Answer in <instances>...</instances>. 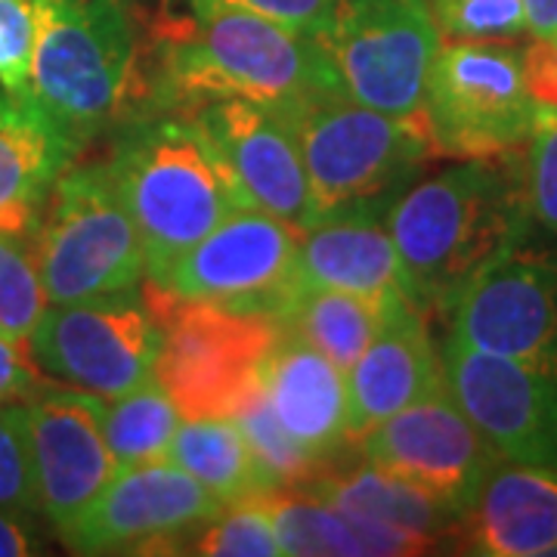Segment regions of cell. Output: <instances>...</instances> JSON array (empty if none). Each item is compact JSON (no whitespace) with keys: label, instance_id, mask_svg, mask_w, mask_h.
<instances>
[{"label":"cell","instance_id":"cell-1","mask_svg":"<svg viewBox=\"0 0 557 557\" xmlns=\"http://www.w3.org/2000/svg\"><path fill=\"white\" fill-rule=\"evenodd\" d=\"M338 90V75L313 35L236 7H208L161 35L124 119L143 112L186 115L223 97L260 102L292 119L307 102Z\"/></svg>","mask_w":557,"mask_h":557},{"label":"cell","instance_id":"cell-2","mask_svg":"<svg viewBox=\"0 0 557 557\" xmlns=\"http://www.w3.org/2000/svg\"><path fill=\"white\" fill-rule=\"evenodd\" d=\"M387 230L409 295L428 317L446 313L461 285L527 239L530 201L523 156L498 152L412 180L387 208Z\"/></svg>","mask_w":557,"mask_h":557},{"label":"cell","instance_id":"cell-3","mask_svg":"<svg viewBox=\"0 0 557 557\" xmlns=\"http://www.w3.org/2000/svg\"><path fill=\"white\" fill-rule=\"evenodd\" d=\"M112 131L106 164L137 226L149 282H159L220 220L251 208L193 115L143 112Z\"/></svg>","mask_w":557,"mask_h":557},{"label":"cell","instance_id":"cell-4","mask_svg":"<svg viewBox=\"0 0 557 557\" xmlns=\"http://www.w3.org/2000/svg\"><path fill=\"white\" fill-rule=\"evenodd\" d=\"M32 97L81 149L112 131L137 87V32L124 0H35Z\"/></svg>","mask_w":557,"mask_h":557},{"label":"cell","instance_id":"cell-5","mask_svg":"<svg viewBox=\"0 0 557 557\" xmlns=\"http://www.w3.org/2000/svg\"><path fill=\"white\" fill-rule=\"evenodd\" d=\"M50 304L131 292L146 278L134 218L106 161H72L53 183L35 233Z\"/></svg>","mask_w":557,"mask_h":557},{"label":"cell","instance_id":"cell-6","mask_svg":"<svg viewBox=\"0 0 557 557\" xmlns=\"http://www.w3.org/2000/svg\"><path fill=\"white\" fill-rule=\"evenodd\" d=\"M161 322L156 381L183 418H233L263 384L278 322L260 310L146 288Z\"/></svg>","mask_w":557,"mask_h":557},{"label":"cell","instance_id":"cell-7","mask_svg":"<svg viewBox=\"0 0 557 557\" xmlns=\"http://www.w3.org/2000/svg\"><path fill=\"white\" fill-rule=\"evenodd\" d=\"M285 121L298 139L317 218L359 201H394L434 152L421 121L379 112L341 90Z\"/></svg>","mask_w":557,"mask_h":557},{"label":"cell","instance_id":"cell-8","mask_svg":"<svg viewBox=\"0 0 557 557\" xmlns=\"http://www.w3.org/2000/svg\"><path fill=\"white\" fill-rule=\"evenodd\" d=\"M313 40L350 100L421 121L443 44L431 0H335Z\"/></svg>","mask_w":557,"mask_h":557},{"label":"cell","instance_id":"cell-9","mask_svg":"<svg viewBox=\"0 0 557 557\" xmlns=\"http://www.w3.org/2000/svg\"><path fill=\"white\" fill-rule=\"evenodd\" d=\"M539 109L520 47L505 40H443L431 69L421 124L434 156L483 159L527 146Z\"/></svg>","mask_w":557,"mask_h":557},{"label":"cell","instance_id":"cell-10","mask_svg":"<svg viewBox=\"0 0 557 557\" xmlns=\"http://www.w3.org/2000/svg\"><path fill=\"white\" fill-rule=\"evenodd\" d=\"M28 350L40 372L94 397L115 399L156 379L161 322L149 292L50 304Z\"/></svg>","mask_w":557,"mask_h":557},{"label":"cell","instance_id":"cell-11","mask_svg":"<svg viewBox=\"0 0 557 557\" xmlns=\"http://www.w3.org/2000/svg\"><path fill=\"white\" fill-rule=\"evenodd\" d=\"M226 505L174 461L161 458L119 471L60 539L75 555L186 552V542Z\"/></svg>","mask_w":557,"mask_h":557},{"label":"cell","instance_id":"cell-12","mask_svg":"<svg viewBox=\"0 0 557 557\" xmlns=\"http://www.w3.org/2000/svg\"><path fill=\"white\" fill-rule=\"evenodd\" d=\"M298 245V226L260 208H239L149 285L174 298L208 300L273 317L295 288Z\"/></svg>","mask_w":557,"mask_h":557},{"label":"cell","instance_id":"cell-13","mask_svg":"<svg viewBox=\"0 0 557 557\" xmlns=\"http://www.w3.org/2000/svg\"><path fill=\"white\" fill-rule=\"evenodd\" d=\"M446 319L474 350L557 372V263L520 242L461 285Z\"/></svg>","mask_w":557,"mask_h":557},{"label":"cell","instance_id":"cell-14","mask_svg":"<svg viewBox=\"0 0 557 557\" xmlns=\"http://www.w3.org/2000/svg\"><path fill=\"white\" fill-rule=\"evenodd\" d=\"M443 379L493 453L557 468V372L496 357L446 335Z\"/></svg>","mask_w":557,"mask_h":557},{"label":"cell","instance_id":"cell-15","mask_svg":"<svg viewBox=\"0 0 557 557\" xmlns=\"http://www.w3.org/2000/svg\"><path fill=\"white\" fill-rule=\"evenodd\" d=\"M362 461L418 483L465 518L498 456L443 384L359 437Z\"/></svg>","mask_w":557,"mask_h":557},{"label":"cell","instance_id":"cell-16","mask_svg":"<svg viewBox=\"0 0 557 557\" xmlns=\"http://www.w3.org/2000/svg\"><path fill=\"white\" fill-rule=\"evenodd\" d=\"M100 403L102 397L50 381L25 403L38 508L57 533H65L119 474L102 437Z\"/></svg>","mask_w":557,"mask_h":557},{"label":"cell","instance_id":"cell-17","mask_svg":"<svg viewBox=\"0 0 557 557\" xmlns=\"http://www.w3.org/2000/svg\"><path fill=\"white\" fill-rule=\"evenodd\" d=\"M186 115H193L214 143L251 208L298 226L300 233L317 220L298 139L278 112L260 102L223 97L201 102Z\"/></svg>","mask_w":557,"mask_h":557},{"label":"cell","instance_id":"cell-18","mask_svg":"<svg viewBox=\"0 0 557 557\" xmlns=\"http://www.w3.org/2000/svg\"><path fill=\"white\" fill-rule=\"evenodd\" d=\"M391 205L394 201H359L313 220L300 233L295 285L412 300L403 260L387 230Z\"/></svg>","mask_w":557,"mask_h":557},{"label":"cell","instance_id":"cell-19","mask_svg":"<svg viewBox=\"0 0 557 557\" xmlns=\"http://www.w3.org/2000/svg\"><path fill=\"white\" fill-rule=\"evenodd\" d=\"M304 490L344 511L372 542L375 555L384 557L434 552L443 539L456 536L461 520L434 493L369 461H350Z\"/></svg>","mask_w":557,"mask_h":557},{"label":"cell","instance_id":"cell-20","mask_svg":"<svg viewBox=\"0 0 557 557\" xmlns=\"http://www.w3.org/2000/svg\"><path fill=\"white\" fill-rule=\"evenodd\" d=\"M263 394L278 424L322 458L332 474L359 453V440L350 434L347 372L292 332L278 329L276 347L263 369Z\"/></svg>","mask_w":557,"mask_h":557},{"label":"cell","instance_id":"cell-21","mask_svg":"<svg viewBox=\"0 0 557 557\" xmlns=\"http://www.w3.org/2000/svg\"><path fill=\"white\" fill-rule=\"evenodd\" d=\"M456 542L480 557H555L557 468L498 458L458 520Z\"/></svg>","mask_w":557,"mask_h":557},{"label":"cell","instance_id":"cell-22","mask_svg":"<svg viewBox=\"0 0 557 557\" xmlns=\"http://www.w3.org/2000/svg\"><path fill=\"white\" fill-rule=\"evenodd\" d=\"M81 143L32 94L0 87V233L35 239L40 211Z\"/></svg>","mask_w":557,"mask_h":557},{"label":"cell","instance_id":"cell-23","mask_svg":"<svg viewBox=\"0 0 557 557\" xmlns=\"http://www.w3.org/2000/svg\"><path fill=\"white\" fill-rule=\"evenodd\" d=\"M443 384V357L431 338L428 313L409 304L381 329L347 372L350 434L359 440L369 428Z\"/></svg>","mask_w":557,"mask_h":557},{"label":"cell","instance_id":"cell-24","mask_svg":"<svg viewBox=\"0 0 557 557\" xmlns=\"http://www.w3.org/2000/svg\"><path fill=\"white\" fill-rule=\"evenodd\" d=\"M409 304L412 300H381L338 288L295 285L278 304L273 319L282 332H292L322 357L332 359L341 372H350L372 338Z\"/></svg>","mask_w":557,"mask_h":557},{"label":"cell","instance_id":"cell-25","mask_svg":"<svg viewBox=\"0 0 557 557\" xmlns=\"http://www.w3.org/2000/svg\"><path fill=\"white\" fill-rule=\"evenodd\" d=\"M168 461L199 480L223 505L270 493L236 418H186L171 440Z\"/></svg>","mask_w":557,"mask_h":557},{"label":"cell","instance_id":"cell-26","mask_svg":"<svg viewBox=\"0 0 557 557\" xmlns=\"http://www.w3.org/2000/svg\"><path fill=\"white\" fill-rule=\"evenodd\" d=\"M270 518L276 527L282 555L288 557H369L375 555L372 542L354 520L317 493L295 490H270L263 493Z\"/></svg>","mask_w":557,"mask_h":557},{"label":"cell","instance_id":"cell-27","mask_svg":"<svg viewBox=\"0 0 557 557\" xmlns=\"http://www.w3.org/2000/svg\"><path fill=\"white\" fill-rule=\"evenodd\" d=\"M100 424L119 471H127L168 458L180 428V412L159 381L149 379L121 397L102 399Z\"/></svg>","mask_w":557,"mask_h":557},{"label":"cell","instance_id":"cell-28","mask_svg":"<svg viewBox=\"0 0 557 557\" xmlns=\"http://www.w3.org/2000/svg\"><path fill=\"white\" fill-rule=\"evenodd\" d=\"M233 418L239 421L242 434L248 440V449L258 461L260 474H263L270 490L310 486V483L332 474V468L322 458L313 456L307 446H300L298 440L278 424V418L273 416V406L263 394V384Z\"/></svg>","mask_w":557,"mask_h":557},{"label":"cell","instance_id":"cell-29","mask_svg":"<svg viewBox=\"0 0 557 557\" xmlns=\"http://www.w3.org/2000/svg\"><path fill=\"white\" fill-rule=\"evenodd\" d=\"M47 307L35 239L0 233V335L28 341Z\"/></svg>","mask_w":557,"mask_h":557},{"label":"cell","instance_id":"cell-30","mask_svg":"<svg viewBox=\"0 0 557 557\" xmlns=\"http://www.w3.org/2000/svg\"><path fill=\"white\" fill-rule=\"evenodd\" d=\"M186 552L201 557H278L282 545L267 502L255 496L226 505L186 542Z\"/></svg>","mask_w":557,"mask_h":557},{"label":"cell","instance_id":"cell-31","mask_svg":"<svg viewBox=\"0 0 557 557\" xmlns=\"http://www.w3.org/2000/svg\"><path fill=\"white\" fill-rule=\"evenodd\" d=\"M443 40H520L530 35L523 0H431Z\"/></svg>","mask_w":557,"mask_h":557},{"label":"cell","instance_id":"cell-32","mask_svg":"<svg viewBox=\"0 0 557 557\" xmlns=\"http://www.w3.org/2000/svg\"><path fill=\"white\" fill-rule=\"evenodd\" d=\"M0 511L35 518L40 515L28 449L25 403L0 406Z\"/></svg>","mask_w":557,"mask_h":557},{"label":"cell","instance_id":"cell-33","mask_svg":"<svg viewBox=\"0 0 557 557\" xmlns=\"http://www.w3.org/2000/svg\"><path fill=\"white\" fill-rule=\"evenodd\" d=\"M527 201L530 223L557 236V115L539 112L536 127L527 139Z\"/></svg>","mask_w":557,"mask_h":557},{"label":"cell","instance_id":"cell-34","mask_svg":"<svg viewBox=\"0 0 557 557\" xmlns=\"http://www.w3.org/2000/svg\"><path fill=\"white\" fill-rule=\"evenodd\" d=\"M38 38L35 0H0V87L32 94V57Z\"/></svg>","mask_w":557,"mask_h":557},{"label":"cell","instance_id":"cell-35","mask_svg":"<svg viewBox=\"0 0 557 557\" xmlns=\"http://www.w3.org/2000/svg\"><path fill=\"white\" fill-rule=\"evenodd\" d=\"M332 3L335 0H189L193 13L208 10V7H236V10L267 16V20L278 22L292 32H300V35H313Z\"/></svg>","mask_w":557,"mask_h":557},{"label":"cell","instance_id":"cell-36","mask_svg":"<svg viewBox=\"0 0 557 557\" xmlns=\"http://www.w3.org/2000/svg\"><path fill=\"white\" fill-rule=\"evenodd\" d=\"M47 384L40 366L28 350V341L0 335V406L28 403Z\"/></svg>","mask_w":557,"mask_h":557},{"label":"cell","instance_id":"cell-37","mask_svg":"<svg viewBox=\"0 0 557 557\" xmlns=\"http://www.w3.org/2000/svg\"><path fill=\"white\" fill-rule=\"evenodd\" d=\"M520 65L530 100L536 102L539 112L557 115V40L530 35V40L520 47Z\"/></svg>","mask_w":557,"mask_h":557},{"label":"cell","instance_id":"cell-38","mask_svg":"<svg viewBox=\"0 0 557 557\" xmlns=\"http://www.w3.org/2000/svg\"><path fill=\"white\" fill-rule=\"evenodd\" d=\"M40 536L32 530V518L0 511V557L40 555Z\"/></svg>","mask_w":557,"mask_h":557},{"label":"cell","instance_id":"cell-39","mask_svg":"<svg viewBox=\"0 0 557 557\" xmlns=\"http://www.w3.org/2000/svg\"><path fill=\"white\" fill-rule=\"evenodd\" d=\"M530 35L536 38H555L557 35V0H523Z\"/></svg>","mask_w":557,"mask_h":557},{"label":"cell","instance_id":"cell-40","mask_svg":"<svg viewBox=\"0 0 557 557\" xmlns=\"http://www.w3.org/2000/svg\"><path fill=\"white\" fill-rule=\"evenodd\" d=\"M555 40H557V35H555Z\"/></svg>","mask_w":557,"mask_h":557}]
</instances>
